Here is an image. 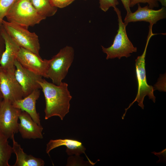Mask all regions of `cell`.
<instances>
[{"label":"cell","instance_id":"cell-4","mask_svg":"<svg viewBox=\"0 0 166 166\" xmlns=\"http://www.w3.org/2000/svg\"><path fill=\"white\" fill-rule=\"evenodd\" d=\"M156 34L152 32L148 33L144 52L141 55L137 57L135 60L136 76L138 84L137 93L135 99L130 104L129 107L125 109V112L122 117V119H124L127 110L135 101L137 102L138 105L143 109L144 106L143 102L146 96H148L149 99H151L154 103L155 102L156 97L153 94L154 88L152 85H148L147 81L145 58L149 40L153 36Z\"/></svg>","mask_w":166,"mask_h":166},{"label":"cell","instance_id":"cell-27","mask_svg":"<svg viewBox=\"0 0 166 166\" xmlns=\"http://www.w3.org/2000/svg\"><path fill=\"white\" fill-rule=\"evenodd\" d=\"M1 101V100H0V102Z\"/></svg>","mask_w":166,"mask_h":166},{"label":"cell","instance_id":"cell-21","mask_svg":"<svg viewBox=\"0 0 166 166\" xmlns=\"http://www.w3.org/2000/svg\"><path fill=\"white\" fill-rule=\"evenodd\" d=\"M159 0H131L130 2V7H133L136 4L140 3L148 4L149 8L153 9L155 7H158L159 6Z\"/></svg>","mask_w":166,"mask_h":166},{"label":"cell","instance_id":"cell-8","mask_svg":"<svg viewBox=\"0 0 166 166\" xmlns=\"http://www.w3.org/2000/svg\"><path fill=\"white\" fill-rule=\"evenodd\" d=\"M0 89L3 100L8 101L12 104L15 101L25 97L14 73L0 67Z\"/></svg>","mask_w":166,"mask_h":166},{"label":"cell","instance_id":"cell-17","mask_svg":"<svg viewBox=\"0 0 166 166\" xmlns=\"http://www.w3.org/2000/svg\"><path fill=\"white\" fill-rule=\"evenodd\" d=\"M32 5L42 16L46 18L54 15L57 8L50 0H30Z\"/></svg>","mask_w":166,"mask_h":166},{"label":"cell","instance_id":"cell-24","mask_svg":"<svg viewBox=\"0 0 166 166\" xmlns=\"http://www.w3.org/2000/svg\"><path fill=\"white\" fill-rule=\"evenodd\" d=\"M122 2L123 6L126 11L127 13L132 12L130 10V2L131 0H121Z\"/></svg>","mask_w":166,"mask_h":166},{"label":"cell","instance_id":"cell-28","mask_svg":"<svg viewBox=\"0 0 166 166\" xmlns=\"http://www.w3.org/2000/svg\"></svg>","mask_w":166,"mask_h":166},{"label":"cell","instance_id":"cell-9","mask_svg":"<svg viewBox=\"0 0 166 166\" xmlns=\"http://www.w3.org/2000/svg\"><path fill=\"white\" fill-rule=\"evenodd\" d=\"M16 59L25 68L47 78L46 73L49 60H43L35 53L21 47Z\"/></svg>","mask_w":166,"mask_h":166},{"label":"cell","instance_id":"cell-26","mask_svg":"<svg viewBox=\"0 0 166 166\" xmlns=\"http://www.w3.org/2000/svg\"><path fill=\"white\" fill-rule=\"evenodd\" d=\"M2 98H3V96L0 89V100H1Z\"/></svg>","mask_w":166,"mask_h":166},{"label":"cell","instance_id":"cell-16","mask_svg":"<svg viewBox=\"0 0 166 166\" xmlns=\"http://www.w3.org/2000/svg\"><path fill=\"white\" fill-rule=\"evenodd\" d=\"M13 141V153L16 156V160L13 166H43L44 161L42 159L28 155L25 153L21 145L15 141L14 135L11 138Z\"/></svg>","mask_w":166,"mask_h":166},{"label":"cell","instance_id":"cell-5","mask_svg":"<svg viewBox=\"0 0 166 166\" xmlns=\"http://www.w3.org/2000/svg\"><path fill=\"white\" fill-rule=\"evenodd\" d=\"M74 51L71 46H66L49 60L47 71V78L59 85L68 73L74 57Z\"/></svg>","mask_w":166,"mask_h":166},{"label":"cell","instance_id":"cell-12","mask_svg":"<svg viewBox=\"0 0 166 166\" xmlns=\"http://www.w3.org/2000/svg\"><path fill=\"white\" fill-rule=\"evenodd\" d=\"M14 65L15 76L21 86L25 97L34 90L41 89L37 81L43 79L42 76L24 68L17 59Z\"/></svg>","mask_w":166,"mask_h":166},{"label":"cell","instance_id":"cell-19","mask_svg":"<svg viewBox=\"0 0 166 166\" xmlns=\"http://www.w3.org/2000/svg\"><path fill=\"white\" fill-rule=\"evenodd\" d=\"M17 0H0V28L4 18Z\"/></svg>","mask_w":166,"mask_h":166},{"label":"cell","instance_id":"cell-15","mask_svg":"<svg viewBox=\"0 0 166 166\" xmlns=\"http://www.w3.org/2000/svg\"><path fill=\"white\" fill-rule=\"evenodd\" d=\"M40 94V90L37 89L28 96L15 101L12 104L14 107L27 113L33 120L39 125H41L40 120L39 114L36 111V104Z\"/></svg>","mask_w":166,"mask_h":166},{"label":"cell","instance_id":"cell-7","mask_svg":"<svg viewBox=\"0 0 166 166\" xmlns=\"http://www.w3.org/2000/svg\"><path fill=\"white\" fill-rule=\"evenodd\" d=\"M22 112L7 101L0 102V131L8 139L18 132V121Z\"/></svg>","mask_w":166,"mask_h":166},{"label":"cell","instance_id":"cell-11","mask_svg":"<svg viewBox=\"0 0 166 166\" xmlns=\"http://www.w3.org/2000/svg\"><path fill=\"white\" fill-rule=\"evenodd\" d=\"M0 31L5 44V49L0 62V67L14 73V62L21 47L10 36L2 25L0 28Z\"/></svg>","mask_w":166,"mask_h":166},{"label":"cell","instance_id":"cell-25","mask_svg":"<svg viewBox=\"0 0 166 166\" xmlns=\"http://www.w3.org/2000/svg\"><path fill=\"white\" fill-rule=\"evenodd\" d=\"M159 2L161 3L163 6L166 7V0H159Z\"/></svg>","mask_w":166,"mask_h":166},{"label":"cell","instance_id":"cell-23","mask_svg":"<svg viewBox=\"0 0 166 166\" xmlns=\"http://www.w3.org/2000/svg\"><path fill=\"white\" fill-rule=\"evenodd\" d=\"M5 44L4 40L0 31V62L2 53L4 50Z\"/></svg>","mask_w":166,"mask_h":166},{"label":"cell","instance_id":"cell-13","mask_svg":"<svg viewBox=\"0 0 166 166\" xmlns=\"http://www.w3.org/2000/svg\"><path fill=\"white\" fill-rule=\"evenodd\" d=\"M19 119L18 130L23 139H36L43 138V128L34 121L26 112L22 111Z\"/></svg>","mask_w":166,"mask_h":166},{"label":"cell","instance_id":"cell-10","mask_svg":"<svg viewBox=\"0 0 166 166\" xmlns=\"http://www.w3.org/2000/svg\"><path fill=\"white\" fill-rule=\"evenodd\" d=\"M137 9L134 12L127 13L124 22L128 23L130 22L144 21L149 23V27H152L154 24L166 17V7L163 6L158 10L148 7V5L141 7L138 4Z\"/></svg>","mask_w":166,"mask_h":166},{"label":"cell","instance_id":"cell-1","mask_svg":"<svg viewBox=\"0 0 166 166\" xmlns=\"http://www.w3.org/2000/svg\"><path fill=\"white\" fill-rule=\"evenodd\" d=\"M37 82L45 97V119L58 116L62 120L69 112L70 101L72 98L68 84L62 82L59 85H57L43 79Z\"/></svg>","mask_w":166,"mask_h":166},{"label":"cell","instance_id":"cell-6","mask_svg":"<svg viewBox=\"0 0 166 166\" xmlns=\"http://www.w3.org/2000/svg\"><path fill=\"white\" fill-rule=\"evenodd\" d=\"M2 25L12 38L21 47L39 55L40 49L38 37L25 28L3 20Z\"/></svg>","mask_w":166,"mask_h":166},{"label":"cell","instance_id":"cell-20","mask_svg":"<svg viewBox=\"0 0 166 166\" xmlns=\"http://www.w3.org/2000/svg\"><path fill=\"white\" fill-rule=\"evenodd\" d=\"M100 8L103 11L106 12L111 7L113 8L119 4L117 0H99Z\"/></svg>","mask_w":166,"mask_h":166},{"label":"cell","instance_id":"cell-22","mask_svg":"<svg viewBox=\"0 0 166 166\" xmlns=\"http://www.w3.org/2000/svg\"><path fill=\"white\" fill-rule=\"evenodd\" d=\"M53 6L57 8H62L71 4L75 0H50Z\"/></svg>","mask_w":166,"mask_h":166},{"label":"cell","instance_id":"cell-2","mask_svg":"<svg viewBox=\"0 0 166 166\" xmlns=\"http://www.w3.org/2000/svg\"><path fill=\"white\" fill-rule=\"evenodd\" d=\"M114 10L116 13L117 18L118 29L115 36L113 44L108 48L101 46L103 52L107 55L106 59L117 58L120 59L122 57H128L131 53L137 51V48L134 47L129 39L127 35L126 27L128 23L123 22L121 13L116 7Z\"/></svg>","mask_w":166,"mask_h":166},{"label":"cell","instance_id":"cell-18","mask_svg":"<svg viewBox=\"0 0 166 166\" xmlns=\"http://www.w3.org/2000/svg\"><path fill=\"white\" fill-rule=\"evenodd\" d=\"M8 138L0 131V166H10L9 161L13 153Z\"/></svg>","mask_w":166,"mask_h":166},{"label":"cell","instance_id":"cell-14","mask_svg":"<svg viewBox=\"0 0 166 166\" xmlns=\"http://www.w3.org/2000/svg\"><path fill=\"white\" fill-rule=\"evenodd\" d=\"M64 146L66 147V152L69 156L75 155L77 156L84 153L88 160L89 162L92 165L95 163L92 162L86 155L85 148L81 142L77 140L70 138L51 140L46 144V152L49 155L50 151L59 146Z\"/></svg>","mask_w":166,"mask_h":166},{"label":"cell","instance_id":"cell-3","mask_svg":"<svg viewBox=\"0 0 166 166\" xmlns=\"http://www.w3.org/2000/svg\"><path fill=\"white\" fill-rule=\"evenodd\" d=\"M5 17L7 21L26 29L46 18L38 13L30 0H17Z\"/></svg>","mask_w":166,"mask_h":166}]
</instances>
